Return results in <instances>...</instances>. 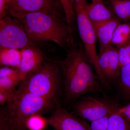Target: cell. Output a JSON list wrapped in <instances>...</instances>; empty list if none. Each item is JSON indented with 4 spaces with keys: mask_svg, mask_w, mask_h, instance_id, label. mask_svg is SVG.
<instances>
[{
    "mask_svg": "<svg viewBox=\"0 0 130 130\" xmlns=\"http://www.w3.org/2000/svg\"><path fill=\"white\" fill-rule=\"evenodd\" d=\"M48 124L46 119L40 115H36L31 116L26 122L28 130H43Z\"/></svg>",
    "mask_w": 130,
    "mask_h": 130,
    "instance_id": "cell-20",
    "label": "cell"
},
{
    "mask_svg": "<svg viewBox=\"0 0 130 130\" xmlns=\"http://www.w3.org/2000/svg\"><path fill=\"white\" fill-rule=\"evenodd\" d=\"M119 78L121 90L130 98V63L121 68Z\"/></svg>",
    "mask_w": 130,
    "mask_h": 130,
    "instance_id": "cell-19",
    "label": "cell"
},
{
    "mask_svg": "<svg viewBox=\"0 0 130 130\" xmlns=\"http://www.w3.org/2000/svg\"><path fill=\"white\" fill-rule=\"evenodd\" d=\"M18 89H0V105L3 106L14 98L17 94Z\"/></svg>",
    "mask_w": 130,
    "mask_h": 130,
    "instance_id": "cell-24",
    "label": "cell"
},
{
    "mask_svg": "<svg viewBox=\"0 0 130 130\" xmlns=\"http://www.w3.org/2000/svg\"><path fill=\"white\" fill-rule=\"evenodd\" d=\"M8 0H0V19L7 14Z\"/></svg>",
    "mask_w": 130,
    "mask_h": 130,
    "instance_id": "cell-26",
    "label": "cell"
},
{
    "mask_svg": "<svg viewBox=\"0 0 130 130\" xmlns=\"http://www.w3.org/2000/svg\"><path fill=\"white\" fill-rule=\"evenodd\" d=\"M8 3H9L10 2V1H12V0H8Z\"/></svg>",
    "mask_w": 130,
    "mask_h": 130,
    "instance_id": "cell-29",
    "label": "cell"
},
{
    "mask_svg": "<svg viewBox=\"0 0 130 130\" xmlns=\"http://www.w3.org/2000/svg\"><path fill=\"white\" fill-rule=\"evenodd\" d=\"M98 57L101 71L109 83L119 78L121 68L117 48L111 44L100 47V53Z\"/></svg>",
    "mask_w": 130,
    "mask_h": 130,
    "instance_id": "cell-10",
    "label": "cell"
},
{
    "mask_svg": "<svg viewBox=\"0 0 130 130\" xmlns=\"http://www.w3.org/2000/svg\"><path fill=\"white\" fill-rule=\"evenodd\" d=\"M99 1V0H91V2H93L96 1Z\"/></svg>",
    "mask_w": 130,
    "mask_h": 130,
    "instance_id": "cell-28",
    "label": "cell"
},
{
    "mask_svg": "<svg viewBox=\"0 0 130 130\" xmlns=\"http://www.w3.org/2000/svg\"><path fill=\"white\" fill-rule=\"evenodd\" d=\"M117 111L130 121V103L121 107H118Z\"/></svg>",
    "mask_w": 130,
    "mask_h": 130,
    "instance_id": "cell-27",
    "label": "cell"
},
{
    "mask_svg": "<svg viewBox=\"0 0 130 130\" xmlns=\"http://www.w3.org/2000/svg\"><path fill=\"white\" fill-rule=\"evenodd\" d=\"M38 43L31 39L18 19L7 14L0 19V48L21 50Z\"/></svg>",
    "mask_w": 130,
    "mask_h": 130,
    "instance_id": "cell-6",
    "label": "cell"
},
{
    "mask_svg": "<svg viewBox=\"0 0 130 130\" xmlns=\"http://www.w3.org/2000/svg\"><path fill=\"white\" fill-rule=\"evenodd\" d=\"M87 13L92 23H98L116 18L103 2L99 0L91 2L87 7Z\"/></svg>",
    "mask_w": 130,
    "mask_h": 130,
    "instance_id": "cell-13",
    "label": "cell"
},
{
    "mask_svg": "<svg viewBox=\"0 0 130 130\" xmlns=\"http://www.w3.org/2000/svg\"><path fill=\"white\" fill-rule=\"evenodd\" d=\"M67 55L58 60L62 71L64 100L69 103L89 93L99 92L105 95L103 86L95 74L83 44L74 43L67 51Z\"/></svg>",
    "mask_w": 130,
    "mask_h": 130,
    "instance_id": "cell-1",
    "label": "cell"
},
{
    "mask_svg": "<svg viewBox=\"0 0 130 130\" xmlns=\"http://www.w3.org/2000/svg\"><path fill=\"white\" fill-rule=\"evenodd\" d=\"M64 11L68 24L75 29L76 17L74 8V0H60Z\"/></svg>",
    "mask_w": 130,
    "mask_h": 130,
    "instance_id": "cell-18",
    "label": "cell"
},
{
    "mask_svg": "<svg viewBox=\"0 0 130 130\" xmlns=\"http://www.w3.org/2000/svg\"><path fill=\"white\" fill-rule=\"evenodd\" d=\"M121 23L119 19L115 18L107 21L93 23L100 47L111 45L115 30Z\"/></svg>",
    "mask_w": 130,
    "mask_h": 130,
    "instance_id": "cell-12",
    "label": "cell"
},
{
    "mask_svg": "<svg viewBox=\"0 0 130 130\" xmlns=\"http://www.w3.org/2000/svg\"><path fill=\"white\" fill-rule=\"evenodd\" d=\"M62 88L63 76L58 60L48 58L25 77L18 90L55 100L58 99Z\"/></svg>",
    "mask_w": 130,
    "mask_h": 130,
    "instance_id": "cell-3",
    "label": "cell"
},
{
    "mask_svg": "<svg viewBox=\"0 0 130 130\" xmlns=\"http://www.w3.org/2000/svg\"><path fill=\"white\" fill-rule=\"evenodd\" d=\"M130 42V21L122 22L116 27L111 44L118 48Z\"/></svg>",
    "mask_w": 130,
    "mask_h": 130,
    "instance_id": "cell-16",
    "label": "cell"
},
{
    "mask_svg": "<svg viewBox=\"0 0 130 130\" xmlns=\"http://www.w3.org/2000/svg\"><path fill=\"white\" fill-rule=\"evenodd\" d=\"M48 124L55 130H89V125L65 109L58 99L54 111L46 119Z\"/></svg>",
    "mask_w": 130,
    "mask_h": 130,
    "instance_id": "cell-9",
    "label": "cell"
},
{
    "mask_svg": "<svg viewBox=\"0 0 130 130\" xmlns=\"http://www.w3.org/2000/svg\"><path fill=\"white\" fill-rule=\"evenodd\" d=\"M0 130H11L7 119L1 108L0 110Z\"/></svg>",
    "mask_w": 130,
    "mask_h": 130,
    "instance_id": "cell-25",
    "label": "cell"
},
{
    "mask_svg": "<svg viewBox=\"0 0 130 130\" xmlns=\"http://www.w3.org/2000/svg\"><path fill=\"white\" fill-rule=\"evenodd\" d=\"M109 115L91 122L89 125V130H107Z\"/></svg>",
    "mask_w": 130,
    "mask_h": 130,
    "instance_id": "cell-23",
    "label": "cell"
},
{
    "mask_svg": "<svg viewBox=\"0 0 130 130\" xmlns=\"http://www.w3.org/2000/svg\"><path fill=\"white\" fill-rule=\"evenodd\" d=\"M21 59V50L16 49L0 48V64L18 68Z\"/></svg>",
    "mask_w": 130,
    "mask_h": 130,
    "instance_id": "cell-15",
    "label": "cell"
},
{
    "mask_svg": "<svg viewBox=\"0 0 130 130\" xmlns=\"http://www.w3.org/2000/svg\"><path fill=\"white\" fill-rule=\"evenodd\" d=\"M55 100L18 90L14 98L1 108L11 130H28V119L36 115H42L52 109L55 106Z\"/></svg>",
    "mask_w": 130,
    "mask_h": 130,
    "instance_id": "cell-4",
    "label": "cell"
},
{
    "mask_svg": "<svg viewBox=\"0 0 130 130\" xmlns=\"http://www.w3.org/2000/svg\"><path fill=\"white\" fill-rule=\"evenodd\" d=\"M36 12L47 13L66 20L60 0H12L8 6L7 14L12 18Z\"/></svg>",
    "mask_w": 130,
    "mask_h": 130,
    "instance_id": "cell-7",
    "label": "cell"
},
{
    "mask_svg": "<svg viewBox=\"0 0 130 130\" xmlns=\"http://www.w3.org/2000/svg\"><path fill=\"white\" fill-rule=\"evenodd\" d=\"M80 98L74 104L73 111L76 115L91 122L110 115L118 108L91 96Z\"/></svg>",
    "mask_w": 130,
    "mask_h": 130,
    "instance_id": "cell-8",
    "label": "cell"
},
{
    "mask_svg": "<svg viewBox=\"0 0 130 130\" xmlns=\"http://www.w3.org/2000/svg\"><path fill=\"white\" fill-rule=\"evenodd\" d=\"M88 4L86 0H74L76 25L89 61L94 68L103 87L109 89L110 84L103 76L98 64L96 49L97 41L93 23L87 13Z\"/></svg>",
    "mask_w": 130,
    "mask_h": 130,
    "instance_id": "cell-5",
    "label": "cell"
},
{
    "mask_svg": "<svg viewBox=\"0 0 130 130\" xmlns=\"http://www.w3.org/2000/svg\"><path fill=\"white\" fill-rule=\"evenodd\" d=\"M107 130H130V121L116 110L109 115Z\"/></svg>",
    "mask_w": 130,
    "mask_h": 130,
    "instance_id": "cell-17",
    "label": "cell"
},
{
    "mask_svg": "<svg viewBox=\"0 0 130 130\" xmlns=\"http://www.w3.org/2000/svg\"><path fill=\"white\" fill-rule=\"evenodd\" d=\"M21 81L19 78L13 77H0V89L7 90L15 88Z\"/></svg>",
    "mask_w": 130,
    "mask_h": 130,
    "instance_id": "cell-22",
    "label": "cell"
},
{
    "mask_svg": "<svg viewBox=\"0 0 130 130\" xmlns=\"http://www.w3.org/2000/svg\"><path fill=\"white\" fill-rule=\"evenodd\" d=\"M117 48L120 65L121 68L130 63V42Z\"/></svg>",
    "mask_w": 130,
    "mask_h": 130,
    "instance_id": "cell-21",
    "label": "cell"
},
{
    "mask_svg": "<svg viewBox=\"0 0 130 130\" xmlns=\"http://www.w3.org/2000/svg\"><path fill=\"white\" fill-rule=\"evenodd\" d=\"M45 43H38L21 50V63L18 68L21 80L40 67L48 58L42 48Z\"/></svg>",
    "mask_w": 130,
    "mask_h": 130,
    "instance_id": "cell-11",
    "label": "cell"
},
{
    "mask_svg": "<svg viewBox=\"0 0 130 130\" xmlns=\"http://www.w3.org/2000/svg\"><path fill=\"white\" fill-rule=\"evenodd\" d=\"M23 24L31 39L35 42H53L67 51L76 43L73 32L74 29L66 20L43 12L30 13L15 17Z\"/></svg>",
    "mask_w": 130,
    "mask_h": 130,
    "instance_id": "cell-2",
    "label": "cell"
},
{
    "mask_svg": "<svg viewBox=\"0 0 130 130\" xmlns=\"http://www.w3.org/2000/svg\"><path fill=\"white\" fill-rule=\"evenodd\" d=\"M107 7L122 22L130 21V0H106Z\"/></svg>",
    "mask_w": 130,
    "mask_h": 130,
    "instance_id": "cell-14",
    "label": "cell"
}]
</instances>
